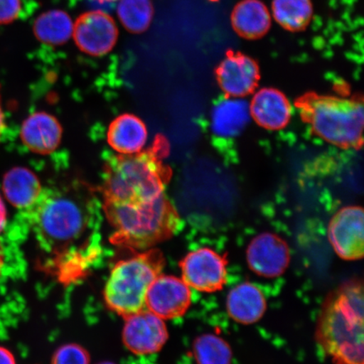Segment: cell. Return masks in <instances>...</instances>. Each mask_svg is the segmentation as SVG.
<instances>
[{
  "mask_svg": "<svg viewBox=\"0 0 364 364\" xmlns=\"http://www.w3.org/2000/svg\"><path fill=\"white\" fill-rule=\"evenodd\" d=\"M98 203L92 186L75 179L42 190L27 211L43 247L60 250L76 242L92 229L98 215Z\"/></svg>",
  "mask_w": 364,
  "mask_h": 364,
  "instance_id": "obj_1",
  "label": "cell"
},
{
  "mask_svg": "<svg viewBox=\"0 0 364 364\" xmlns=\"http://www.w3.org/2000/svg\"><path fill=\"white\" fill-rule=\"evenodd\" d=\"M169 152L167 139L158 135L144 151L108 157L104 166L103 200L147 201L165 193L172 175L164 162Z\"/></svg>",
  "mask_w": 364,
  "mask_h": 364,
  "instance_id": "obj_2",
  "label": "cell"
},
{
  "mask_svg": "<svg viewBox=\"0 0 364 364\" xmlns=\"http://www.w3.org/2000/svg\"><path fill=\"white\" fill-rule=\"evenodd\" d=\"M316 338L335 364H363V287L353 280L331 292L323 304Z\"/></svg>",
  "mask_w": 364,
  "mask_h": 364,
  "instance_id": "obj_3",
  "label": "cell"
},
{
  "mask_svg": "<svg viewBox=\"0 0 364 364\" xmlns=\"http://www.w3.org/2000/svg\"><path fill=\"white\" fill-rule=\"evenodd\" d=\"M103 210L114 230L112 242L129 249H147L176 234L181 224L165 193L140 202L103 200Z\"/></svg>",
  "mask_w": 364,
  "mask_h": 364,
  "instance_id": "obj_4",
  "label": "cell"
},
{
  "mask_svg": "<svg viewBox=\"0 0 364 364\" xmlns=\"http://www.w3.org/2000/svg\"><path fill=\"white\" fill-rule=\"evenodd\" d=\"M294 104L302 120L318 138L341 149L362 148V97H338L309 91L296 99Z\"/></svg>",
  "mask_w": 364,
  "mask_h": 364,
  "instance_id": "obj_5",
  "label": "cell"
},
{
  "mask_svg": "<svg viewBox=\"0 0 364 364\" xmlns=\"http://www.w3.org/2000/svg\"><path fill=\"white\" fill-rule=\"evenodd\" d=\"M164 265L162 253L157 250L117 263L104 290L109 309L124 317L143 311L149 287L161 275Z\"/></svg>",
  "mask_w": 364,
  "mask_h": 364,
  "instance_id": "obj_6",
  "label": "cell"
},
{
  "mask_svg": "<svg viewBox=\"0 0 364 364\" xmlns=\"http://www.w3.org/2000/svg\"><path fill=\"white\" fill-rule=\"evenodd\" d=\"M227 261L209 248H200L186 255L181 262L182 279L201 292L220 291L226 284Z\"/></svg>",
  "mask_w": 364,
  "mask_h": 364,
  "instance_id": "obj_7",
  "label": "cell"
},
{
  "mask_svg": "<svg viewBox=\"0 0 364 364\" xmlns=\"http://www.w3.org/2000/svg\"><path fill=\"white\" fill-rule=\"evenodd\" d=\"M328 236L338 257L346 261L360 260L363 257V210L359 206L340 209L332 217Z\"/></svg>",
  "mask_w": 364,
  "mask_h": 364,
  "instance_id": "obj_8",
  "label": "cell"
},
{
  "mask_svg": "<svg viewBox=\"0 0 364 364\" xmlns=\"http://www.w3.org/2000/svg\"><path fill=\"white\" fill-rule=\"evenodd\" d=\"M216 79L226 97L243 98L257 89L261 74L258 63L244 53L230 52L216 68Z\"/></svg>",
  "mask_w": 364,
  "mask_h": 364,
  "instance_id": "obj_9",
  "label": "cell"
},
{
  "mask_svg": "<svg viewBox=\"0 0 364 364\" xmlns=\"http://www.w3.org/2000/svg\"><path fill=\"white\" fill-rule=\"evenodd\" d=\"M190 287L174 276L159 275L150 285L145 306L162 320L184 315L191 304Z\"/></svg>",
  "mask_w": 364,
  "mask_h": 364,
  "instance_id": "obj_10",
  "label": "cell"
},
{
  "mask_svg": "<svg viewBox=\"0 0 364 364\" xmlns=\"http://www.w3.org/2000/svg\"><path fill=\"white\" fill-rule=\"evenodd\" d=\"M73 33L81 51L92 56H103L110 52L118 38L115 22L102 11L88 12L80 16Z\"/></svg>",
  "mask_w": 364,
  "mask_h": 364,
  "instance_id": "obj_11",
  "label": "cell"
},
{
  "mask_svg": "<svg viewBox=\"0 0 364 364\" xmlns=\"http://www.w3.org/2000/svg\"><path fill=\"white\" fill-rule=\"evenodd\" d=\"M122 339L135 354H151L159 351L168 339L165 323L154 313L141 311L126 317Z\"/></svg>",
  "mask_w": 364,
  "mask_h": 364,
  "instance_id": "obj_12",
  "label": "cell"
},
{
  "mask_svg": "<svg viewBox=\"0 0 364 364\" xmlns=\"http://www.w3.org/2000/svg\"><path fill=\"white\" fill-rule=\"evenodd\" d=\"M248 265L257 275L279 277L289 265L290 252L288 244L272 233H262L250 243L247 252Z\"/></svg>",
  "mask_w": 364,
  "mask_h": 364,
  "instance_id": "obj_13",
  "label": "cell"
},
{
  "mask_svg": "<svg viewBox=\"0 0 364 364\" xmlns=\"http://www.w3.org/2000/svg\"><path fill=\"white\" fill-rule=\"evenodd\" d=\"M250 117L267 130L284 129L290 122L292 108L288 98L274 88H263L254 95L249 104Z\"/></svg>",
  "mask_w": 364,
  "mask_h": 364,
  "instance_id": "obj_14",
  "label": "cell"
},
{
  "mask_svg": "<svg viewBox=\"0 0 364 364\" xmlns=\"http://www.w3.org/2000/svg\"><path fill=\"white\" fill-rule=\"evenodd\" d=\"M62 133V127L55 117L48 113L36 112L23 122L21 138L31 151L44 156L58 147Z\"/></svg>",
  "mask_w": 364,
  "mask_h": 364,
  "instance_id": "obj_15",
  "label": "cell"
},
{
  "mask_svg": "<svg viewBox=\"0 0 364 364\" xmlns=\"http://www.w3.org/2000/svg\"><path fill=\"white\" fill-rule=\"evenodd\" d=\"M230 20L235 33L247 40L263 38L272 24L270 12L261 0H241L232 11Z\"/></svg>",
  "mask_w": 364,
  "mask_h": 364,
  "instance_id": "obj_16",
  "label": "cell"
},
{
  "mask_svg": "<svg viewBox=\"0 0 364 364\" xmlns=\"http://www.w3.org/2000/svg\"><path fill=\"white\" fill-rule=\"evenodd\" d=\"M249 104L242 98L227 97L213 107L211 113L213 133L221 138H235L250 120Z\"/></svg>",
  "mask_w": 364,
  "mask_h": 364,
  "instance_id": "obj_17",
  "label": "cell"
},
{
  "mask_svg": "<svg viewBox=\"0 0 364 364\" xmlns=\"http://www.w3.org/2000/svg\"><path fill=\"white\" fill-rule=\"evenodd\" d=\"M148 131L144 122L133 114H122L112 122L107 131L109 145L121 154L141 151L147 142Z\"/></svg>",
  "mask_w": 364,
  "mask_h": 364,
  "instance_id": "obj_18",
  "label": "cell"
},
{
  "mask_svg": "<svg viewBox=\"0 0 364 364\" xmlns=\"http://www.w3.org/2000/svg\"><path fill=\"white\" fill-rule=\"evenodd\" d=\"M267 309L266 299L260 289L250 283L240 284L228 295L227 311L240 324L257 322Z\"/></svg>",
  "mask_w": 364,
  "mask_h": 364,
  "instance_id": "obj_19",
  "label": "cell"
},
{
  "mask_svg": "<svg viewBox=\"0 0 364 364\" xmlns=\"http://www.w3.org/2000/svg\"><path fill=\"white\" fill-rule=\"evenodd\" d=\"M3 190L13 206L27 209L38 199L43 189L33 171L19 167L7 172L3 181Z\"/></svg>",
  "mask_w": 364,
  "mask_h": 364,
  "instance_id": "obj_20",
  "label": "cell"
},
{
  "mask_svg": "<svg viewBox=\"0 0 364 364\" xmlns=\"http://www.w3.org/2000/svg\"><path fill=\"white\" fill-rule=\"evenodd\" d=\"M272 16L287 31L298 33L306 29L313 16L311 0H272Z\"/></svg>",
  "mask_w": 364,
  "mask_h": 364,
  "instance_id": "obj_21",
  "label": "cell"
},
{
  "mask_svg": "<svg viewBox=\"0 0 364 364\" xmlns=\"http://www.w3.org/2000/svg\"><path fill=\"white\" fill-rule=\"evenodd\" d=\"M74 31L70 17L61 11L43 14L35 21L34 33L41 42L50 45H61L70 39Z\"/></svg>",
  "mask_w": 364,
  "mask_h": 364,
  "instance_id": "obj_22",
  "label": "cell"
},
{
  "mask_svg": "<svg viewBox=\"0 0 364 364\" xmlns=\"http://www.w3.org/2000/svg\"><path fill=\"white\" fill-rule=\"evenodd\" d=\"M122 24L132 33H142L149 28L154 16L151 0H121L117 9Z\"/></svg>",
  "mask_w": 364,
  "mask_h": 364,
  "instance_id": "obj_23",
  "label": "cell"
},
{
  "mask_svg": "<svg viewBox=\"0 0 364 364\" xmlns=\"http://www.w3.org/2000/svg\"><path fill=\"white\" fill-rule=\"evenodd\" d=\"M193 353L198 364H231V348L224 339L204 334L195 341Z\"/></svg>",
  "mask_w": 364,
  "mask_h": 364,
  "instance_id": "obj_24",
  "label": "cell"
},
{
  "mask_svg": "<svg viewBox=\"0 0 364 364\" xmlns=\"http://www.w3.org/2000/svg\"><path fill=\"white\" fill-rule=\"evenodd\" d=\"M52 364H90V357L80 346L67 344L58 349Z\"/></svg>",
  "mask_w": 364,
  "mask_h": 364,
  "instance_id": "obj_25",
  "label": "cell"
},
{
  "mask_svg": "<svg viewBox=\"0 0 364 364\" xmlns=\"http://www.w3.org/2000/svg\"><path fill=\"white\" fill-rule=\"evenodd\" d=\"M21 0H0V24H8L19 17Z\"/></svg>",
  "mask_w": 364,
  "mask_h": 364,
  "instance_id": "obj_26",
  "label": "cell"
},
{
  "mask_svg": "<svg viewBox=\"0 0 364 364\" xmlns=\"http://www.w3.org/2000/svg\"><path fill=\"white\" fill-rule=\"evenodd\" d=\"M0 364H16L12 353L4 347H0Z\"/></svg>",
  "mask_w": 364,
  "mask_h": 364,
  "instance_id": "obj_27",
  "label": "cell"
},
{
  "mask_svg": "<svg viewBox=\"0 0 364 364\" xmlns=\"http://www.w3.org/2000/svg\"><path fill=\"white\" fill-rule=\"evenodd\" d=\"M7 220V213L6 206H4V203L1 197H0V233L4 230V226L6 225Z\"/></svg>",
  "mask_w": 364,
  "mask_h": 364,
  "instance_id": "obj_28",
  "label": "cell"
},
{
  "mask_svg": "<svg viewBox=\"0 0 364 364\" xmlns=\"http://www.w3.org/2000/svg\"><path fill=\"white\" fill-rule=\"evenodd\" d=\"M6 129V118H4V114L1 107V102H0V139L2 138L4 130Z\"/></svg>",
  "mask_w": 364,
  "mask_h": 364,
  "instance_id": "obj_29",
  "label": "cell"
},
{
  "mask_svg": "<svg viewBox=\"0 0 364 364\" xmlns=\"http://www.w3.org/2000/svg\"><path fill=\"white\" fill-rule=\"evenodd\" d=\"M3 267H4V254H3V250L1 247V245H0V275H1Z\"/></svg>",
  "mask_w": 364,
  "mask_h": 364,
  "instance_id": "obj_30",
  "label": "cell"
},
{
  "mask_svg": "<svg viewBox=\"0 0 364 364\" xmlns=\"http://www.w3.org/2000/svg\"><path fill=\"white\" fill-rule=\"evenodd\" d=\"M100 1L112 2V1H117V0H100Z\"/></svg>",
  "mask_w": 364,
  "mask_h": 364,
  "instance_id": "obj_31",
  "label": "cell"
},
{
  "mask_svg": "<svg viewBox=\"0 0 364 364\" xmlns=\"http://www.w3.org/2000/svg\"><path fill=\"white\" fill-rule=\"evenodd\" d=\"M99 364H114V363H110V362H103V363H99Z\"/></svg>",
  "mask_w": 364,
  "mask_h": 364,
  "instance_id": "obj_32",
  "label": "cell"
}]
</instances>
